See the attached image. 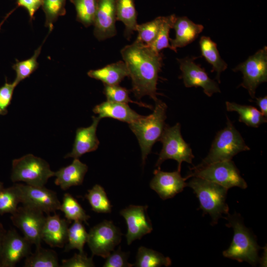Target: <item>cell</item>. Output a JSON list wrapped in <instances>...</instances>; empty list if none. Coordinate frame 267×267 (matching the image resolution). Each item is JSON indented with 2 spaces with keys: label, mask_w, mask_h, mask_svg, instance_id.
Wrapping results in <instances>:
<instances>
[{
  "label": "cell",
  "mask_w": 267,
  "mask_h": 267,
  "mask_svg": "<svg viewBox=\"0 0 267 267\" xmlns=\"http://www.w3.org/2000/svg\"><path fill=\"white\" fill-rule=\"evenodd\" d=\"M132 82V91L140 99L148 95L156 101L158 74L163 65L161 53L136 40L121 51Z\"/></svg>",
  "instance_id": "obj_1"
},
{
  "label": "cell",
  "mask_w": 267,
  "mask_h": 267,
  "mask_svg": "<svg viewBox=\"0 0 267 267\" xmlns=\"http://www.w3.org/2000/svg\"><path fill=\"white\" fill-rule=\"evenodd\" d=\"M155 103L153 112L151 114L142 116L129 124L130 128L138 140L141 152L142 166L145 164L153 145L159 140L166 125V104L158 99Z\"/></svg>",
  "instance_id": "obj_2"
},
{
  "label": "cell",
  "mask_w": 267,
  "mask_h": 267,
  "mask_svg": "<svg viewBox=\"0 0 267 267\" xmlns=\"http://www.w3.org/2000/svg\"><path fill=\"white\" fill-rule=\"evenodd\" d=\"M226 219L228 221L226 226L233 228L234 234L229 247L223 252V256L239 262L245 261L251 265H256L259 260L260 247L253 234L243 224L238 214H228Z\"/></svg>",
  "instance_id": "obj_3"
},
{
  "label": "cell",
  "mask_w": 267,
  "mask_h": 267,
  "mask_svg": "<svg viewBox=\"0 0 267 267\" xmlns=\"http://www.w3.org/2000/svg\"><path fill=\"white\" fill-rule=\"evenodd\" d=\"M192 178L187 186L196 194L204 213L210 215L213 224L217 223L222 214H228L229 208L225 202L228 189L199 177Z\"/></svg>",
  "instance_id": "obj_4"
},
{
  "label": "cell",
  "mask_w": 267,
  "mask_h": 267,
  "mask_svg": "<svg viewBox=\"0 0 267 267\" xmlns=\"http://www.w3.org/2000/svg\"><path fill=\"white\" fill-rule=\"evenodd\" d=\"M226 119V127L217 134L208 154L196 167L230 160L238 153L250 149L230 120Z\"/></svg>",
  "instance_id": "obj_5"
},
{
  "label": "cell",
  "mask_w": 267,
  "mask_h": 267,
  "mask_svg": "<svg viewBox=\"0 0 267 267\" xmlns=\"http://www.w3.org/2000/svg\"><path fill=\"white\" fill-rule=\"evenodd\" d=\"M44 160L28 154L13 160L11 179L13 182L23 181L27 184L44 186L49 178L54 176Z\"/></svg>",
  "instance_id": "obj_6"
},
{
  "label": "cell",
  "mask_w": 267,
  "mask_h": 267,
  "mask_svg": "<svg viewBox=\"0 0 267 267\" xmlns=\"http://www.w3.org/2000/svg\"><path fill=\"white\" fill-rule=\"evenodd\" d=\"M199 177L218 183L227 189L239 187L245 189L247 184L241 176L238 169L231 160L210 164L202 167L194 166L185 177Z\"/></svg>",
  "instance_id": "obj_7"
},
{
  "label": "cell",
  "mask_w": 267,
  "mask_h": 267,
  "mask_svg": "<svg viewBox=\"0 0 267 267\" xmlns=\"http://www.w3.org/2000/svg\"><path fill=\"white\" fill-rule=\"evenodd\" d=\"M179 123L170 127L166 125L159 140L162 148L155 165L160 168L162 163L167 159H173L178 162V170L180 171L183 162L192 164L194 156L190 145L183 139L180 132Z\"/></svg>",
  "instance_id": "obj_8"
},
{
  "label": "cell",
  "mask_w": 267,
  "mask_h": 267,
  "mask_svg": "<svg viewBox=\"0 0 267 267\" xmlns=\"http://www.w3.org/2000/svg\"><path fill=\"white\" fill-rule=\"evenodd\" d=\"M233 71L242 73L243 82L240 86L246 89L250 96L255 98L258 86L267 81V47L259 49Z\"/></svg>",
  "instance_id": "obj_9"
},
{
  "label": "cell",
  "mask_w": 267,
  "mask_h": 267,
  "mask_svg": "<svg viewBox=\"0 0 267 267\" xmlns=\"http://www.w3.org/2000/svg\"><path fill=\"white\" fill-rule=\"evenodd\" d=\"M44 213L38 209L23 205L10 217L13 224L36 248L41 247L42 232L46 218Z\"/></svg>",
  "instance_id": "obj_10"
},
{
  "label": "cell",
  "mask_w": 267,
  "mask_h": 267,
  "mask_svg": "<svg viewBox=\"0 0 267 267\" xmlns=\"http://www.w3.org/2000/svg\"><path fill=\"white\" fill-rule=\"evenodd\" d=\"M121 238L119 228L112 221L104 220L90 229L87 243L92 255L106 258Z\"/></svg>",
  "instance_id": "obj_11"
},
{
  "label": "cell",
  "mask_w": 267,
  "mask_h": 267,
  "mask_svg": "<svg viewBox=\"0 0 267 267\" xmlns=\"http://www.w3.org/2000/svg\"><path fill=\"white\" fill-rule=\"evenodd\" d=\"M23 205L38 209L49 215L60 210L61 202L56 192L44 186L16 183Z\"/></svg>",
  "instance_id": "obj_12"
},
{
  "label": "cell",
  "mask_w": 267,
  "mask_h": 267,
  "mask_svg": "<svg viewBox=\"0 0 267 267\" xmlns=\"http://www.w3.org/2000/svg\"><path fill=\"white\" fill-rule=\"evenodd\" d=\"M197 58L186 57L177 59L181 71L180 77L183 80L185 87H201L205 94L209 97L215 93L221 92L218 83L210 78L204 68L194 62Z\"/></svg>",
  "instance_id": "obj_13"
},
{
  "label": "cell",
  "mask_w": 267,
  "mask_h": 267,
  "mask_svg": "<svg viewBox=\"0 0 267 267\" xmlns=\"http://www.w3.org/2000/svg\"><path fill=\"white\" fill-rule=\"evenodd\" d=\"M147 205H130L120 211V214L125 218L128 226L126 237L128 245L152 231V223L147 213Z\"/></svg>",
  "instance_id": "obj_14"
},
{
  "label": "cell",
  "mask_w": 267,
  "mask_h": 267,
  "mask_svg": "<svg viewBox=\"0 0 267 267\" xmlns=\"http://www.w3.org/2000/svg\"><path fill=\"white\" fill-rule=\"evenodd\" d=\"M32 244L24 236H20L14 229L6 232L1 253V267H13L22 259L31 254Z\"/></svg>",
  "instance_id": "obj_15"
},
{
  "label": "cell",
  "mask_w": 267,
  "mask_h": 267,
  "mask_svg": "<svg viewBox=\"0 0 267 267\" xmlns=\"http://www.w3.org/2000/svg\"><path fill=\"white\" fill-rule=\"evenodd\" d=\"M116 1L97 0L93 33L99 41L112 38L116 34Z\"/></svg>",
  "instance_id": "obj_16"
},
{
  "label": "cell",
  "mask_w": 267,
  "mask_h": 267,
  "mask_svg": "<svg viewBox=\"0 0 267 267\" xmlns=\"http://www.w3.org/2000/svg\"><path fill=\"white\" fill-rule=\"evenodd\" d=\"M186 178H182L180 171H162L160 168L154 171V177L149 186L163 200L171 198L181 192L187 186Z\"/></svg>",
  "instance_id": "obj_17"
},
{
  "label": "cell",
  "mask_w": 267,
  "mask_h": 267,
  "mask_svg": "<svg viewBox=\"0 0 267 267\" xmlns=\"http://www.w3.org/2000/svg\"><path fill=\"white\" fill-rule=\"evenodd\" d=\"M92 123L88 127H81L77 129L72 151L65 158H79L84 154L96 150L99 144L96 136V130L100 118L92 116Z\"/></svg>",
  "instance_id": "obj_18"
},
{
  "label": "cell",
  "mask_w": 267,
  "mask_h": 267,
  "mask_svg": "<svg viewBox=\"0 0 267 267\" xmlns=\"http://www.w3.org/2000/svg\"><path fill=\"white\" fill-rule=\"evenodd\" d=\"M71 222L67 219H61L58 215H47L42 230V240L51 247H63L67 242Z\"/></svg>",
  "instance_id": "obj_19"
},
{
  "label": "cell",
  "mask_w": 267,
  "mask_h": 267,
  "mask_svg": "<svg viewBox=\"0 0 267 267\" xmlns=\"http://www.w3.org/2000/svg\"><path fill=\"white\" fill-rule=\"evenodd\" d=\"M173 28L176 31V37L169 39L170 49L177 52V48L185 46L194 41L202 32L204 27L183 16L176 17Z\"/></svg>",
  "instance_id": "obj_20"
},
{
  "label": "cell",
  "mask_w": 267,
  "mask_h": 267,
  "mask_svg": "<svg viewBox=\"0 0 267 267\" xmlns=\"http://www.w3.org/2000/svg\"><path fill=\"white\" fill-rule=\"evenodd\" d=\"M100 118H110L131 124L138 120L142 115L131 109L128 104L107 100L96 105L92 110Z\"/></svg>",
  "instance_id": "obj_21"
},
{
  "label": "cell",
  "mask_w": 267,
  "mask_h": 267,
  "mask_svg": "<svg viewBox=\"0 0 267 267\" xmlns=\"http://www.w3.org/2000/svg\"><path fill=\"white\" fill-rule=\"evenodd\" d=\"M88 170L86 164L80 161L79 158H75L70 165L54 173L55 184L63 190L73 186L80 185L82 184Z\"/></svg>",
  "instance_id": "obj_22"
},
{
  "label": "cell",
  "mask_w": 267,
  "mask_h": 267,
  "mask_svg": "<svg viewBox=\"0 0 267 267\" xmlns=\"http://www.w3.org/2000/svg\"><path fill=\"white\" fill-rule=\"evenodd\" d=\"M88 75L92 78L101 81L104 85H119L129 74L125 62L119 61L96 70H91Z\"/></svg>",
  "instance_id": "obj_23"
},
{
  "label": "cell",
  "mask_w": 267,
  "mask_h": 267,
  "mask_svg": "<svg viewBox=\"0 0 267 267\" xmlns=\"http://www.w3.org/2000/svg\"><path fill=\"white\" fill-rule=\"evenodd\" d=\"M116 20L122 22L125 26V37L130 39L136 31L137 12L134 0H116Z\"/></svg>",
  "instance_id": "obj_24"
},
{
  "label": "cell",
  "mask_w": 267,
  "mask_h": 267,
  "mask_svg": "<svg viewBox=\"0 0 267 267\" xmlns=\"http://www.w3.org/2000/svg\"><path fill=\"white\" fill-rule=\"evenodd\" d=\"M199 45L202 56L212 66V72H216V78L220 83L221 74L226 70L227 64L220 56L217 44L210 37L202 36Z\"/></svg>",
  "instance_id": "obj_25"
},
{
  "label": "cell",
  "mask_w": 267,
  "mask_h": 267,
  "mask_svg": "<svg viewBox=\"0 0 267 267\" xmlns=\"http://www.w3.org/2000/svg\"><path fill=\"white\" fill-rule=\"evenodd\" d=\"M227 111H235L239 114V121L247 126L258 128L267 121V117L255 107L241 105L235 102H225Z\"/></svg>",
  "instance_id": "obj_26"
},
{
  "label": "cell",
  "mask_w": 267,
  "mask_h": 267,
  "mask_svg": "<svg viewBox=\"0 0 267 267\" xmlns=\"http://www.w3.org/2000/svg\"><path fill=\"white\" fill-rule=\"evenodd\" d=\"M171 260L168 257L151 249L140 246L137 251L136 262L134 266L136 267H159L171 265Z\"/></svg>",
  "instance_id": "obj_27"
},
{
  "label": "cell",
  "mask_w": 267,
  "mask_h": 267,
  "mask_svg": "<svg viewBox=\"0 0 267 267\" xmlns=\"http://www.w3.org/2000/svg\"><path fill=\"white\" fill-rule=\"evenodd\" d=\"M26 267H59L57 255L55 251L41 247L36 248L34 253L26 257L24 263Z\"/></svg>",
  "instance_id": "obj_28"
},
{
  "label": "cell",
  "mask_w": 267,
  "mask_h": 267,
  "mask_svg": "<svg viewBox=\"0 0 267 267\" xmlns=\"http://www.w3.org/2000/svg\"><path fill=\"white\" fill-rule=\"evenodd\" d=\"M60 210L69 221L84 222L87 224L90 216L88 215L78 201L70 194L65 193L61 203Z\"/></svg>",
  "instance_id": "obj_29"
},
{
  "label": "cell",
  "mask_w": 267,
  "mask_h": 267,
  "mask_svg": "<svg viewBox=\"0 0 267 267\" xmlns=\"http://www.w3.org/2000/svg\"><path fill=\"white\" fill-rule=\"evenodd\" d=\"M88 233L81 222L74 221L68 228L67 240L65 244L64 251L77 249L79 253H83L84 246L87 242Z\"/></svg>",
  "instance_id": "obj_30"
},
{
  "label": "cell",
  "mask_w": 267,
  "mask_h": 267,
  "mask_svg": "<svg viewBox=\"0 0 267 267\" xmlns=\"http://www.w3.org/2000/svg\"><path fill=\"white\" fill-rule=\"evenodd\" d=\"M88 191L85 198L88 200L92 210L98 213H111L112 205L103 187L95 184Z\"/></svg>",
  "instance_id": "obj_31"
},
{
  "label": "cell",
  "mask_w": 267,
  "mask_h": 267,
  "mask_svg": "<svg viewBox=\"0 0 267 267\" xmlns=\"http://www.w3.org/2000/svg\"><path fill=\"white\" fill-rule=\"evenodd\" d=\"M74 5L77 20L85 26L93 24L97 0H70Z\"/></svg>",
  "instance_id": "obj_32"
},
{
  "label": "cell",
  "mask_w": 267,
  "mask_h": 267,
  "mask_svg": "<svg viewBox=\"0 0 267 267\" xmlns=\"http://www.w3.org/2000/svg\"><path fill=\"white\" fill-rule=\"evenodd\" d=\"M19 203H21V197L16 184L3 188L0 193V215L12 214L17 210Z\"/></svg>",
  "instance_id": "obj_33"
},
{
  "label": "cell",
  "mask_w": 267,
  "mask_h": 267,
  "mask_svg": "<svg viewBox=\"0 0 267 267\" xmlns=\"http://www.w3.org/2000/svg\"><path fill=\"white\" fill-rule=\"evenodd\" d=\"M165 16H159L154 20L141 24H138L136 31L138 32L136 40L149 45L155 39Z\"/></svg>",
  "instance_id": "obj_34"
},
{
  "label": "cell",
  "mask_w": 267,
  "mask_h": 267,
  "mask_svg": "<svg viewBox=\"0 0 267 267\" xmlns=\"http://www.w3.org/2000/svg\"><path fill=\"white\" fill-rule=\"evenodd\" d=\"M42 46L37 49L34 55L30 58L18 61L12 68L16 72V78L13 82L17 85L21 81L29 77L38 67L37 58L41 51Z\"/></svg>",
  "instance_id": "obj_35"
},
{
  "label": "cell",
  "mask_w": 267,
  "mask_h": 267,
  "mask_svg": "<svg viewBox=\"0 0 267 267\" xmlns=\"http://www.w3.org/2000/svg\"><path fill=\"white\" fill-rule=\"evenodd\" d=\"M66 0H43L42 7L45 15V26L51 31L58 17L66 14Z\"/></svg>",
  "instance_id": "obj_36"
},
{
  "label": "cell",
  "mask_w": 267,
  "mask_h": 267,
  "mask_svg": "<svg viewBox=\"0 0 267 267\" xmlns=\"http://www.w3.org/2000/svg\"><path fill=\"white\" fill-rule=\"evenodd\" d=\"M176 18L175 14L165 16L155 39L148 46L158 52L165 48H170L169 32L170 29L173 28Z\"/></svg>",
  "instance_id": "obj_37"
},
{
  "label": "cell",
  "mask_w": 267,
  "mask_h": 267,
  "mask_svg": "<svg viewBox=\"0 0 267 267\" xmlns=\"http://www.w3.org/2000/svg\"><path fill=\"white\" fill-rule=\"evenodd\" d=\"M130 91L126 88L120 87L119 85L108 86L104 85L103 93L107 98V100L128 104V103H133L138 104L140 106L152 109L151 105L132 100L130 96Z\"/></svg>",
  "instance_id": "obj_38"
},
{
  "label": "cell",
  "mask_w": 267,
  "mask_h": 267,
  "mask_svg": "<svg viewBox=\"0 0 267 267\" xmlns=\"http://www.w3.org/2000/svg\"><path fill=\"white\" fill-rule=\"evenodd\" d=\"M129 253L123 252L120 247L116 251H113L106 258L103 267H131L134 264L128 263Z\"/></svg>",
  "instance_id": "obj_39"
},
{
  "label": "cell",
  "mask_w": 267,
  "mask_h": 267,
  "mask_svg": "<svg viewBox=\"0 0 267 267\" xmlns=\"http://www.w3.org/2000/svg\"><path fill=\"white\" fill-rule=\"evenodd\" d=\"M16 85L13 82H7L0 88V115H4L7 113V107L12 99L14 89Z\"/></svg>",
  "instance_id": "obj_40"
},
{
  "label": "cell",
  "mask_w": 267,
  "mask_h": 267,
  "mask_svg": "<svg viewBox=\"0 0 267 267\" xmlns=\"http://www.w3.org/2000/svg\"><path fill=\"white\" fill-rule=\"evenodd\" d=\"M94 264L92 257L89 258L84 252L75 254L74 256L69 259L62 261V267H93Z\"/></svg>",
  "instance_id": "obj_41"
},
{
  "label": "cell",
  "mask_w": 267,
  "mask_h": 267,
  "mask_svg": "<svg viewBox=\"0 0 267 267\" xmlns=\"http://www.w3.org/2000/svg\"><path fill=\"white\" fill-rule=\"evenodd\" d=\"M19 6L24 7L29 13L30 19L33 18L36 11L42 5L43 0H17Z\"/></svg>",
  "instance_id": "obj_42"
},
{
  "label": "cell",
  "mask_w": 267,
  "mask_h": 267,
  "mask_svg": "<svg viewBox=\"0 0 267 267\" xmlns=\"http://www.w3.org/2000/svg\"><path fill=\"white\" fill-rule=\"evenodd\" d=\"M256 103L260 108V111L266 117H267V96L255 98Z\"/></svg>",
  "instance_id": "obj_43"
},
{
  "label": "cell",
  "mask_w": 267,
  "mask_h": 267,
  "mask_svg": "<svg viewBox=\"0 0 267 267\" xmlns=\"http://www.w3.org/2000/svg\"><path fill=\"white\" fill-rule=\"evenodd\" d=\"M6 232L2 224L0 222V267H1L0 260L2 243Z\"/></svg>",
  "instance_id": "obj_44"
},
{
  "label": "cell",
  "mask_w": 267,
  "mask_h": 267,
  "mask_svg": "<svg viewBox=\"0 0 267 267\" xmlns=\"http://www.w3.org/2000/svg\"><path fill=\"white\" fill-rule=\"evenodd\" d=\"M4 188L3 183L0 181V193L2 190V189Z\"/></svg>",
  "instance_id": "obj_45"
}]
</instances>
